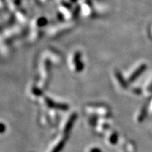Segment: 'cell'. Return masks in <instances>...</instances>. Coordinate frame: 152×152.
Returning a JSON list of instances; mask_svg holds the SVG:
<instances>
[{
  "mask_svg": "<svg viewBox=\"0 0 152 152\" xmlns=\"http://www.w3.org/2000/svg\"><path fill=\"white\" fill-rule=\"evenodd\" d=\"M64 145V141H62L61 143H60V144H59V145H58L56 148H55V149L53 151V152H60V151L62 150V148H63Z\"/></svg>",
  "mask_w": 152,
  "mask_h": 152,
  "instance_id": "obj_1",
  "label": "cell"
},
{
  "mask_svg": "<svg viewBox=\"0 0 152 152\" xmlns=\"http://www.w3.org/2000/svg\"><path fill=\"white\" fill-rule=\"evenodd\" d=\"M5 130H6V127H5V125L0 123V134L3 133L4 131H5Z\"/></svg>",
  "mask_w": 152,
  "mask_h": 152,
  "instance_id": "obj_2",
  "label": "cell"
},
{
  "mask_svg": "<svg viewBox=\"0 0 152 152\" xmlns=\"http://www.w3.org/2000/svg\"><path fill=\"white\" fill-rule=\"evenodd\" d=\"M91 152H100V151L99 150V149H93L92 151H91Z\"/></svg>",
  "mask_w": 152,
  "mask_h": 152,
  "instance_id": "obj_3",
  "label": "cell"
}]
</instances>
